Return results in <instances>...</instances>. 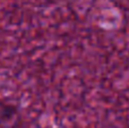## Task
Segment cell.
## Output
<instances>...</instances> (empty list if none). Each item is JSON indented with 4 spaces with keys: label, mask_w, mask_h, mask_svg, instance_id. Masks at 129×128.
Segmentation results:
<instances>
[{
    "label": "cell",
    "mask_w": 129,
    "mask_h": 128,
    "mask_svg": "<svg viewBox=\"0 0 129 128\" xmlns=\"http://www.w3.org/2000/svg\"><path fill=\"white\" fill-rule=\"evenodd\" d=\"M17 112V108L10 104H6V106H1L0 108V118L1 119H10Z\"/></svg>",
    "instance_id": "cell-1"
}]
</instances>
